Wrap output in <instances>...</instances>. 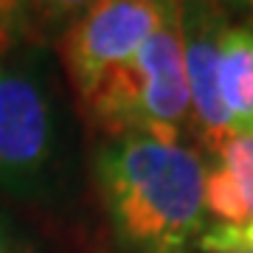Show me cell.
<instances>
[{"label": "cell", "instance_id": "cell-2", "mask_svg": "<svg viewBox=\"0 0 253 253\" xmlns=\"http://www.w3.org/2000/svg\"><path fill=\"white\" fill-rule=\"evenodd\" d=\"M79 104L104 138L149 135L163 144H177L183 132H189L191 101L183 65L180 0L163 26Z\"/></svg>", "mask_w": 253, "mask_h": 253}, {"label": "cell", "instance_id": "cell-13", "mask_svg": "<svg viewBox=\"0 0 253 253\" xmlns=\"http://www.w3.org/2000/svg\"><path fill=\"white\" fill-rule=\"evenodd\" d=\"M0 253H14L11 245H9V239H6V234H0Z\"/></svg>", "mask_w": 253, "mask_h": 253}, {"label": "cell", "instance_id": "cell-12", "mask_svg": "<svg viewBox=\"0 0 253 253\" xmlns=\"http://www.w3.org/2000/svg\"><path fill=\"white\" fill-rule=\"evenodd\" d=\"M245 236H248V248H251V253H253V219L245 225Z\"/></svg>", "mask_w": 253, "mask_h": 253}, {"label": "cell", "instance_id": "cell-4", "mask_svg": "<svg viewBox=\"0 0 253 253\" xmlns=\"http://www.w3.org/2000/svg\"><path fill=\"white\" fill-rule=\"evenodd\" d=\"M177 0H99L62 37L59 56L79 99L163 26Z\"/></svg>", "mask_w": 253, "mask_h": 253}, {"label": "cell", "instance_id": "cell-8", "mask_svg": "<svg viewBox=\"0 0 253 253\" xmlns=\"http://www.w3.org/2000/svg\"><path fill=\"white\" fill-rule=\"evenodd\" d=\"M203 200H206V211H211L219 222H231V225H248L251 222L242 191L219 161L208 163Z\"/></svg>", "mask_w": 253, "mask_h": 253}, {"label": "cell", "instance_id": "cell-5", "mask_svg": "<svg viewBox=\"0 0 253 253\" xmlns=\"http://www.w3.org/2000/svg\"><path fill=\"white\" fill-rule=\"evenodd\" d=\"M231 26L225 9L211 0H180L183 65L189 84L191 118L189 132L200 152L217 158L231 132V118L219 93V40Z\"/></svg>", "mask_w": 253, "mask_h": 253}, {"label": "cell", "instance_id": "cell-6", "mask_svg": "<svg viewBox=\"0 0 253 253\" xmlns=\"http://www.w3.org/2000/svg\"><path fill=\"white\" fill-rule=\"evenodd\" d=\"M219 93L234 135H253V20L228 26L219 40Z\"/></svg>", "mask_w": 253, "mask_h": 253}, {"label": "cell", "instance_id": "cell-7", "mask_svg": "<svg viewBox=\"0 0 253 253\" xmlns=\"http://www.w3.org/2000/svg\"><path fill=\"white\" fill-rule=\"evenodd\" d=\"M99 0H23L26 37L59 40Z\"/></svg>", "mask_w": 253, "mask_h": 253}, {"label": "cell", "instance_id": "cell-14", "mask_svg": "<svg viewBox=\"0 0 253 253\" xmlns=\"http://www.w3.org/2000/svg\"><path fill=\"white\" fill-rule=\"evenodd\" d=\"M211 3H219V0H211Z\"/></svg>", "mask_w": 253, "mask_h": 253}, {"label": "cell", "instance_id": "cell-1", "mask_svg": "<svg viewBox=\"0 0 253 253\" xmlns=\"http://www.w3.org/2000/svg\"><path fill=\"white\" fill-rule=\"evenodd\" d=\"M96 180L126 253H180L206 228V155L197 146L107 138L96 152Z\"/></svg>", "mask_w": 253, "mask_h": 253}, {"label": "cell", "instance_id": "cell-3", "mask_svg": "<svg viewBox=\"0 0 253 253\" xmlns=\"http://www.w3.org/2000/svg\"><path fill=\"white\" fill-rule=\"evenodd\" d=\"M56 116L45 76L28 56L0 54V189L40 200L54 186Z\"/></svg>", "mask_w": 253, "mask_h": 253}, {"label": "cell", "instance_id": "cell-10", "mask_svg": "<svg viewBox=\"0 0 253 253\" xmlns=\"http://www.w3.org/2000/svg\"><path fill=\"white\" fill-rule=\"evenodd\" d=\"M197 245L208 253H251L245 225H231V222H214L203 228Z\"/></svg>", "mask_w": 253, "mask_h": 253}, {"label": "cell", "instance_id": "cell-11", "mask_svg": "<svg viewBox=\"0 0 253 253\" xmlns=\"http://www.w3.org/2000/svg\"><path fill=\"white\" fill-rule=\"evenodd\" d=\"M26 37L23 0H0V54Z\"/></svg>", "mask_w": 253, "mask_h": 253}, {"label": "cell", "instance_id": "cell-9", "mask_svg": "<svg viewBox=\"0 0 253 253\" xmlns=\"http://www.w3.org/2000/svg\"><path fill=\"white\" fill-rule=\"evenodd\" d=\"M236 180L248 206V217L253 219V135H231L217 152V158Z\"/></svg>", "mask_w": 253, "mask_h": 253}, {"label": "cell", "instance_id": "cell-15", "mask_svg": "<svg viewBox=\"0 0 253 253\" xmlns=\"http://www.w3.org/2000/svg\"><path fill=\"white\" fill-rule=\"evenodd\" d=\"M251 3H253V0H251Z\"/></svg>", "mask_w": 253, "mask_h": 253}]
</instances>
